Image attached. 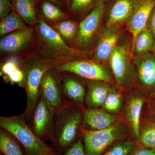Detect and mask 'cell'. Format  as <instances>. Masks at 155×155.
<instances>
[{
	"instance_id": "obj_1",
	"label": "cell",
	"mask_w": 155,
	"mask_h": 155,
	"mask_svg": "<svg viewBox=\"0 0 155 155\" xmlns=\"http://www.w3.org/2000/svg\"><path fill=\"white\" fill-rule=\"evenodd\" d=\"M35 30L34 46L38 55L58 63L87 59L90 51L71 47L39 15L38 22L33 26Z\"/></svg>"
},
{
	"instance_id": "obj_2",
	"label": "cell",
	"mask_w": 155,
	"mask_h": 155,
	"mask_svg": "<svg viewBox=\"0 0 155 155\" xmlns=\"http://www.w3.org/2000/svg\"><path fill=\"white\" fill-rule=\"evenodd\" d=\"M60 63L35 54L29 57L22 64L25 75V87L27 96L26 109L23 116L31 119L33 116L41 97L42 78L47 71L56 68Z\"/></svg>"
},
{
	"instance_id": "obj_3",
	"label": "cell",
	"mask_w": 155,
	"mask_h": 155,
	"mask_svg": "<svg viewBox=\"0 0 155 155\" xmlns=\"http://www.w3.org/2000/svg\"><path fill=\"white\" fill-rule=\"evenodd\" d=\"M0 126L18 140L25 155H57L52 148L35 134L23 115L0 117Z\"/></svg>"
},
{
	"instance_id": "obj_4",
	"label": "cell",
	"mask_w": 155,
	"mask_h": 155,
	"mask_svg": "<svg viewBox=\"0 0 155 155\" xmlns=\"http://www.w3.org/2000/svg\"><path fill=\"white\" fill-rule=\"evenodd\" d=\"M54 142L59 153H63L75 142L83 114L68 104L55 114Z\"/></svg>"
},
{
	"instance_id": "obj_5",
	"label": "cell",
	"mask_w": 155,
	"mask_h": 155,
	"mask_svg": "<svg viewBox=\"0 0 155 155\" xmlns=\"http://www.w3.org/2000/svg\"><path fill=\"white\" fill-rule=\"evenodd\" d=\"M107 0L99 2L79 24L78 33L73 43L74 47L89 51L94 46L100 35L103 17L107 9Z\"/></svg>"
},
{
	"instance_id": "obj_6",
	"label": "cell",
	"mask_w": 155,
	"mask_h": 155,
	"mask_svg": "<svg viewBox=\"0 0 155 155\" xmlns=\"http://www.w3.org/2000/svg\"><path fill=\"white\" fill-rule=\"evenodd\" d=\"M131 52L126 46L117 45L109 58L110 66L118 89L130 86L134 79Z\"/></svg>"
},
{
	"instance_id": "obj_7",
	"label": "cell",
	"mask_w": 155,
	"mask_h": 155,
	"mask_svg": "<svg viewBox=\"0 0 155 155\" xmlns=\"http://www.w3.org/2000/svg\"><path fill=\"white\" fill-rule=\"evenodd\" d=\"M83 135L86 155H100L114 142L122 138L124 130L120 124L98 130L84 129Z\"/></svg>"
},
{
	"instance_id": "obj_8",
	"label": "cell",
	"mask_w": 155,
	"mask_h": 155,
	"mask_svg": "<svg viewBox=\"0 0 155 155\" xmlns=\"http://www.w3.org/2000/svg\"><path fill=\"white\" fill-rule=\"evenodd\" d=\"M60 72H69L88 80L112 82L110 74L104 66L93 60H75L61 63L56 67Z\"/></svg>"
},
{
	"instance_id": "obj_9",
	"label": "cell",
	"mask_w": 155,
	"mask_h": 155,
	"mask_svg": "<svg viewBox=\"0 0 155 155\" xmlns=\"http://www.w3.org/2000/svg\"><path fill=\"white\" fill-rule=\"evenodd\" d=\"M35 38V30L32 26L11 32L1 38V52L12 56L22 54L34 45Z\"/></svg>"
},
{
	"instance_id": "obj_10",
	"label": "cell",
	"mask_w": 155,
	"mask_h": 155,
	"mask_svg": "<svg viewBox=\"0 0 155 155\" xmlns=\"http://www.w3.org/2000/svg\"><path fill=\"white\" fill-rule=\"evenodd\" d=\"M59 71L56 68L48 70L43 76L41 83V95L55 114L63 105L62 85Z\"/></svg>"
},
{
	"instance_id": "obj_11",
	"label": "cell",
	"mask_w": 155,
	"mask_h": 155,
	"mask_svg": "<svg viewBox=\"0 0 155 155\" xmlns=\"http://www.w3.org/2000/svg\"><path fill=\"white\" fill-rule=\"evenodd\" d=\"M55 114L50 110L43 97L40 99L34 113L32 130L43 141L49 140L54 142Z\"/></svg>"
},
{
	"instance_id": "obj_12",
	"label": "cell",
	"mask_w": 155,
	"mask_h": 155,
	"mask_svg": "<svg viewBox=\"0 0 155 155\" xmlns=\"http://www.w3.org/2000/svg\"><path fill=\"white\" fill-rule=\"evenodd\" d=\"M119 27H106L100 32L93 52V61L98 63L109 61L120 38Z\"/></svg>"
},
{
	"instance_id": "obj_13",
	"label": "cell",
	"mask_w": 155,
	"mask_h": 155,
	"mask_svg": "<svg viewBox=\"0 0 155 155\" xmlns=\"http://www.w3.org/2000/svg\"><path fill=\"white\" fill-rule=\"evenodd\" d=\"M140 0H113L108 11L106 27L119 26L128 22Z\"/></svg>"
},
{
	"instance_id": "obj_14",
	"label": "cell",
	"mask_w": 155,
	"mask_h": 155,
	"mask_svg": "<svg viewBox=\"0 0 155 155\" xmlns=\"http://www.w3.org/2000/svg\"><path fill=\"white\" fill-rule=\"evenodd\" d=\"M155 6V0H140L129 22L127 28L132 35L133 44L137 35L147 28L148 21Z\"/></svg>"
},
{
	"instance_id": "obj_15",
	"label": "cell",
	"mask_w": 155,
	"mask_h": 155,
	"mask_svg": "<svg viewBox=\"0 0 155 155\" xmlns=\"http://www.w3.org/2000/svg\"><path fill=\"white\" fill-rule=\"evenodd\" d=\"M133 59L140 84L146 87L155 86V57L148 52Z\"/></svg>"
},
{
	"instance_id": "obj_16",
	"label": "cell",
	"mask_w": 155,
	"mask_h": 155,
	"mask_svg": "<svg viewBox=\"0 0 155 155\" xmlns=\"http://www.w3.org/2000/svg\"><path fill=\"white\" fill-rule=\"evenodd\" d=\"M82 121L86 130H98L111 127L116 124V118L108 112L98 108H91L83 113Z\"/></svg>"
},
{
	"instance_id": "obj_17",
	"label": "cell",
	"mask_w": 155,
	"mask_h": 155,
	"mask_svg": "<svg viewBox=\"0 0 155 155\" xmlns=\"http://www.w3.org/2000/svg\"><path fill=\"white\" fill-rule=\"evenodd\" d=\"M110 83L98 80H88L85 103L89 108L101 107L110 89Z\"/></svg>"
},
{
	"instance_id": "obj_18",
	"label": "cell",
	"mask_w": 155,
	"mask_h": 155,
	"mask_svg": "<svg viewBox=\"0 0 155 155\" xmlns=\"http://www.w3.org/2000/svg\"><path fill=\"white\" fill-rule=\"evenodd\" d=\"M14 12L23 19L25 23L34 26L38 22L36 11V0H11Z\"/></svg>"
},
{
	"instance_id": "obj_19",
	"label": "cell",
	"mask_w": 155,
	"mask_h": 155,
	"mask_svg": "<svg viewBox=\"0 0 155 155\" xmlns=\"http://www.w3.org/2000/svg\"><path fill=\"white\" fill-rule=\"evenodd\" d=\"M61 85L62 93L67 99L78 104L85 101L86 91L80 81L73 78L66 77L63 78Z\"/></svg>"
},
{
	"instance_id": "obj_20",
	"label": "cell",
	"mask_w": 155,
	"mask_h": 155,
	"mask_svg": "<svg viewBox=\"0 0 155 155\" xmlns=\"http://www.w3.org/2000/svg\"><path fill=\"white\" fill-rule=\"evenodd\" d=\"M144 100L139 97H134L128 101L126 107V118L136 138L140 134V117Z\"/></svg>"
},
{
	"instance_id": "obj_21",
	"label": "cell",
	"mask_w": 155,
	"mask_h": 155,
	"mask_svg": "<svg viewBox=\"0 0 155 155\" xmlns=\"http://www.w3.org/2000/svg\"><path fill=\"white\" fill-rule=\"evenodd\" d=\"M155 41L151 31L147 27L145 28L139 34L131 45L130 52L133 58L148 53L152 49Z\"/></svg>"
},
{
	"instance_id": "obj_22",
	"label": "cell",
	"mask_w": 155,
	"mask_h": 155,
	"mask_svg": "<svg viewBox=\"0 0 155 155\" xmlns=\"http://www.w3.org/2000/svg\"><path fill=\"white\" fill-rule=\"evenodd\" d=\"M40 11L42 16L41 17L51 25L70 18L69 14L48 0H42L40 5Z\"/></svg>"
},
{
	"instance_id": "obj_23",
	"label": "cell",
	"mask_w": 155,
	"mask_h": 155,
	"mask_svg": "<svg viewBox=\"0 0 155 155\" xmlns=\"http://www.w3.org/2000/svg\"><path fill=\"white\" fill-rule=\"evenodd\" d=\"M50 25L67 44L70 43H73L77 37L79 24L75 21L65 19Z\"/></svg>"
},
{
	"instance_id": "obj_24",
	"label": "cell",
	"mask_w": 155,
	"mask_h": 155,
	"mask_svg": "<svg viewBox=\"0 0 155 155\" xmlns=\"http://www.w3.org/2000/svg\"><path fill=\"white\" fill-rule=\"evenodd\" d=\"M0 150L3 155H25L18 140L2 128L0 130Z\"/></svg>"
},
{
	"instance_id": "obj_25",
	"label": "cell",
	"mask_w": 155,
	"mask_h": 155,
	"mask_svg": "<svg viewBox=\"0 0 155 155\" xmlns=\"http://www.w3.org/2000/svg\"><path fill=\"white\" fill-rule=\"evenodd\" d=\"M28 27L21 17L13 11L5 18L1 20L0 36H3Z\"/></svg>"
},
{
	"instance_id": "obj_26",
	"label": "cell",
	"mask_w": 155,
	"mask_h": 155,
	"mask_svg": "<svg viewBox=\"0 0 155 155\" xmlns=\"http://www.w3.org/2000/svg\"><path fill=\"white\" fill-rule=\"evenodd\" d=\"M122 97L115 86L111 87L102 106L104 110L109 113H117L122 107Z\"/></svg>"
},
{
	"instance_id": "obj_27",
	"label": "cell",
	"mask_w": 155,
	"mask_h": 155,
	"mask_svg": "<svg viewBox=\"0 0 155 155\" xmlns=\"http://www.w3.org/2000/svg\"><path fill=\"white\" fill-rule=\"evenodd\" d=\"M140 143L147 148L155 150V122H146L140 128Z\"/></svg>"
},
{
	"instance_id": "obj_28",
	"label": "cell",
	"mask_w": 155,
	"mask_h": 155,
	"mask_svg": "<svg viewBox=\"0 0 155 155\" xmlns=\"http://www.w3.org/2000/svg\"><path fill=\"white\" fill-rule=\"evenodd\" d=\"M100 0H69L67 6L69 11L74 14L85 13L92 10Z\"/></svg>"
},
{
	"instance_id": "obj_29",
	"label": "cell",
	"mask_w": 155,
	"mask_h": 155,
	"mask_svg": "<svg viewBox=\"0 0 155 155\" xmlns=\"http://www.w3.org/2000/svg\"><path fill=\"white\" fill-rule=\"evenodd\" d=\"M22 66L19 59L16 56H12L2 65L1 68L2 76L5 78L17 69L21 68Z\"/></svg>"
},
{
	"instance_id": "obj_30",
	"label": "cell",
	"mask_w": 155,
	"mask_h": 155,
	"mask_svg": "<svg viewBox=\"0 0 155 155\" xmlns=\"http://www.w3.org/2000/svg\"><path fill=\"white\" fill-rule=\"evenodd\" d=\"M134 147L131 142L120 143L111 148L104 155H128L132 151Z\"/></svg>"
},
{
	"instance_id": "obj_31",
	"label": "cell",
	"mask_w": 155,
	"mask_h": 155,
	"mask_svg": "<svg viewBox=\"0 0 155 155\" xmlns=\"http://www.w3.org/2000/svg\"><path fill=\"white\" fill-rule=\"evenodd\" d=\"M62 155H86L85 147L81 140L75 142Z\"/></svg>"
},
{
	"instance_id": "obj_32",
	"label": "cell",
	"mask_w": 155,
	"mask_h": 155,
	"mask_svg": "<svg viewBox=\"0 0 155 155\" xmlns=\"http://www.w3.org/2000/svg\"><path fill=\"white\" fill-rule=\"evenodd\" d=\"M13 11L11 0H0V19L5 18Z\"/></svg>"
},
{
	"instance_id": "obj_33",
	"label": "cell",
	"mask_w": 155,
	"mask_h": 155,
	"mask_svg": "<svg viewBox=\"0 0 155 155\" xmlns=\"http://www.w3.org/2000/svg\"><path fill=\"white\" fill-rule=\"evenodd\" d=\"M147 27L151 31L155 40V6L150 16Z\"/></svg>"
},
{
	"instance_id": "obj_34",
	"label": "cell",
	"mask_w": 155,
	"mask_h": 155,
	"mask_svg": "<svg viewBox=\"0 0 155 155\" xmlns=\"http://www.w3.org/2000/svg\"><path fill=\"white\" fill-rule=\"evenodd\" d=\"M132 155H155V150L147 148L140 149L136 151Z\"/></svg>"
},
{
	"instance_id": "obj_35",
	"label": "cell",
	"mask_w": 155,
	"mask_h": 155,
	"mask_svg": "<svg viewBox=\"0 0 155 155\" xmlns=\"http://www.w3.org/2000/svg\"><path fill=\"white\" fill-rule=\"evenodd\" d=\"M59 7H64L67 5L65 0H48Z\"/></svg>"
},
{
	"instance_id": "obj_36",
	"label": "cell",
	"mask_w": 155,
	"mask_h": 155,
	"mask_svg": "<svg viewBox=\"0 0 155 155\" xmlns=\"http://www.w3.org/2000/svg\"><path fill=\"white\" fill-rule=\"evenodd\" d=\"M153 52L155 54V42H154V44L153 46V47L152 48V49Z\"/></svg>"
},
{
	"instance_id": "obj_37",
	"label": "cell",
	"mask_w": 155,
	"mask_h": 155,
	"mask_svg": "<svg viewBox=\"0 0 155 155\" xmlns=\"http://www.w3.org/2000/svg\"><path fill=\"white\" fill-rule=\"evenodd\" d=\"M66 2V3H67V4H68V3H69V0H65Z\"/></svg>"
}]
</instances>
